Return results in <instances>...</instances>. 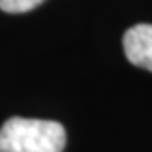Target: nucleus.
I'll use <instances>...</instances> for the list:
<instances>
[{"mask_svg": "<svg viewBox=\"0 0 152 152\" xmlns=\"http://www.w3.org/2000/svg\"><path fill=\"white\" fill-rule=\"evenodd\" d=\"M65 140L56 121L12 117L0 126V152H63Z\"/></svg>", "mask_w": 152, "mask_h": 152, "instance_id": "obj_1", "label": "nucleus"}, {"mask_svg": "<svg viewBox=\"0 0 152 152\" xmlns=\"http://www.w3.org/2000/svg\"><path fill=\"white\" fill-rule=\"evenodd\" d=\"M124 56L134 67L152 71V24H136L123 36Z\"/></svg>", "mask_w": 152, "mask_h": 152, "instance_id": "obj_2", "label": "nucleus"}, {"mask_svg": "<svg viewBox=\"0 0 152 152\" xmlns=\"http://www.w3.org/2000/svg\"><path fill=\"white\" fill-rule=\"evenodd\" d=\"M45 0H0V10L8 14H24L38 8Z\"/></svg>", "mask_w": 152, "mask_h": 152, "instance_id": "obj_3", "label": "nucleus"}]
</instances>
